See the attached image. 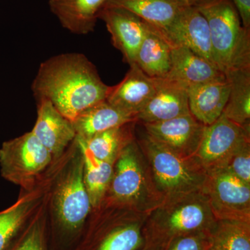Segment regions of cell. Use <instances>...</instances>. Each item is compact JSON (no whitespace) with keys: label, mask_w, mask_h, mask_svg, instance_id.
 I'll return each instance as SVG.
<instances>
[{"label":"cell","mask_w":250,"mask_h":250,"mask_svg":"<svg viewBox=\"0 0 250 250\" xmlns=\"http://www.w3.org/2000/svg\"><path fill=\"white\" fill-rule=\"evenodd\" d=\"M216 222L203 190L166 200L146 220L151 236L156 240L168 238L171 243L193 233H209Z\"/></svg>","instance_id":"obj_5"},{"label":"cell","mask_w":250,"mask_h":250,"mask_svg":"<svg viewBox=\"0 0 250 250\" xmlns=\"http://www.w3.org/2000/svg\"><path fill=\"white\" fill-rule=\"evenodd\" d=\"M225 167L243 182L250 184V142L245 143L233 154Z\"/></svg>","instance_id":"obj_28"},{"label":"cell","mask_w":250,"mask_h":250,"mask_svg":"<svg viewBox=\"0 0 250 250\" xmlns=\"http://www.w3.org/2000/svg\"><path fill=\"white\" fill-rule=\"evenodd\" d=\"M159 30L171 46L187 47L215 64L208 22L190 3L184 8L168 27Z\"/></svg>","instance_id":"obj_11"},{"label":"cell","mask_w":250,"mask_h":250,"mask_svg":"<svg viewBox=\"0 0 250 250\" xmlns=\"http://www.w3.org/2000/svg\"><path fill=\"white\" fill-rule=\"evenodd\" d=\"M83 160V181L92 208L100 207L109 187L113 173V161L94 158L84 148L78 146Z\"/></svg>","instance_id":"obj_25"},{"label":"cell","mask_w":250,"mask_h":250,"mask_svg":"<svg viewBox=\"0 0 250 250\" xmlns=\"http://www.w3.org/2000/svg\"><path fill=\"white\" fill-rule=\"evenodd\" d=\"M229 82L220 80L188 86L189 110L195 118L208 126L220 118L228 101Z\"/></svg>","instance_id":"obj_16"},{"label":"cell","mask_w":250,"mask_h":250,"mask_svg":"<svg viewBox=\"0 0 250 250\" xmlns=\"http://www.w3.org/2000/svg\"><path fill=\"white\" fill-rule=\"evenodd\" d=\"M31 208L29 199H22L7 209L0 212V250H6L22 228Z\"/></svg>","instance_id":"obj_27"},{"label":"cell","mask_w":250,"mask_h":250,"mask_svg":"<svg viewBox=\"0 0 250 250\" xmlns=\"http://www.w3.org/2000/svg\"><path fill=\"white\" fill-rule=\"evenodd\" d=\"M229 82L228 101L222 114L237 124L250 127V67L225 72Z\"/></svg>","instance_id":"obj_23"},{"label":"cell","mask_w":250,"mask_h":250,"mask_svg":"<svg viewBox=\"0 0 250 250\" xmlns=\"http://www.w3.org/2000/svg\"><path fill=\"white\" fill-rule=\"evenodd\" d=\"M207 20L215 65L223 73L250 67V31L242 24L231 0L190 2Z\"/></svg>","instance_id":"obj_2"},{"label":"cell","mask_w":250,"mask_h":250,"mask_svg":"<svg viewBox=\"0 0 250 250\" xmlns=\"http://www.w3.org/2000/svg\"><path fill=\"white\" fill-rule=\"evenodd\" d=\"M55 205L61 223L70 231L81 228L93 208L83 181L82 155L59 185Z\"/></svg>","instance_id":"obj_9"},{"label":"cell","mask_w":250,"mask_h":250,"mask_svg":"<svg viewBox=\"0 0 250 250\" xmlns=\"http://www.w3.org/2000/svg\"><path fill=\"white\" fill-rule=\"evenodd\" d=\"M98 19L103 20L111 36L113 46L121 51L125 62L132 65L151 24L127 10L104 6Z\"/></svg>","instance_id":"obj_12"},{"label":"cell","mask_w":250,"mask_h":250,"mask_svg":"<svg viewBox=\"0 0 250 250\" xmlns=\"http://www.w3.org/2000/svg\"><path fill=\"white\" fill-rule=\"evenodd\" d=\"M224 77L225 73L213 62L187 47L172 46L170 71L166 78L178 81L189 86Z\"/></svg>","instance_id":"obj_17"},{"label":"cell","mask_w":250,"mask_h":250,"mask_svg":"<svg viewBox=\"0 0 250 250\" xmlns=\"http://www.w3.org/2000/svg\"><path fill=\"white\" fill-rule=\"evenodd\" d=\"M141 125L146 134L182 158L195 156L207 126L191 113L167 121Z\"/></svg>","instance_id":"obj_10"},{"label":"cell","mask_w":250,"mask_h":250,"mask_svg":"<svg viewBox=\"0 0 250 250\" xmlns=\"http://www.w3.org/2000/svg\"><path fill=\"white\" fill-rule=\"evenodd\" d=\"M157 79L152 78L134 63L118 84L111 87L106 101L136 118L155 91Z\"/></svg>","instance_id":"obj_15"},{"label":"cell","mask_w":250,"mask_h":250,"mask_svg":"<svg viewBox=\"0 0 250 250\" xmlns=\"http://www.w3.org/2000/svg\"><path fill=\"white\" fill-rule=\"evenodd\" d=\"M241 18L242 24L250 31V0H231Z\"/></svg>","instance_id":"obj_31"},{"label":"cell","mask_w":250,"mask_h":250,"mask_svg":"<svg viewBox=\"0 0 250 250\" xmlns=\"http://www.w3.org/2000/svg\"><path fill=\"white\" fill-rule=\"evenodd\" d=\"M208 233H197L177 238L168 250H208Z\"/></svg>","instance_id":"obj_29"},{"label":"cell","mask_w":250,"mask_h":250,"mask_svg":"<svg viewBox=\"0 0 250 250\" xmlns=\"http://www.w3.org/2000/svg\"><path fill=\"white\" fill-rule=\"evenodd\" d=\"M187 1H188V2H191L192 1H194V0H187Z\"/></svg>","instance_id":"obj_33"},{"label":"cell","mask_w":250,"mask_h":250,"mask_svg":"<svg viewBox=\"0 0 250 250\" xmlns=\"http://www.w3.org/2000/svg\"><path fill=\"white\" fill-rule=\"evenodd\" d=\"M52 160V156L31 131L3 143L0 167L3 178L29 190Z\"/></svg>","instance_id":"obj_6"},{"label":"cell","mask_w":250,"mask_h":250,"mask_svg":"<svg viewBox=\"0 0 250 250\" xmlns=\"http://www.w3.org/2000/svg\"><path fill=\"white\" fill-rule=\"evenodd\" d=\"M13 250H46L43 233L40 225H34Z\"/></svg>","instance_id":"obj_30"},{"label":"cell","mask_w":250,"mask_h":250,"mask_svg":"<svg viewBox=\"0 0 250 250\" xmlns=\"http://www.w3.org/2000/svg\"><path fill=\"white\" fill-rule=\"evenodd\" d=\"M132 122H137L135 116L105 100L82 112L72 124L76 137L87 139Z\"/></svg>","instance_id":"obj_20"},{"label":"cell","mask_w":250,"mask_h":250,"mask_svg":"<svg viewBox=\"0 0 250 250\" xmlns=\"http://www.w3.org/2000/svg\"></svg>","instance_id":"obj_34"},{"label":"cell","mask_w":250,"mask_h":250,"mask_svg":"<svg viewBox=\"0 0 250 250\" xmlns=\"http://www.w3.org/2000/svg\"><path fill=\"white\" fill-rule=\"evenodd\" d=\"M208 250H250V222L217 220L208 233Z\"/></svg>","instance_id":"obj_26"},{"label":"cell","mask_w":250,"mask_h":250,"mask_svg":"<svg viewBox=\"0 0 250 250\" xmlns=\"http://www.w3.org/2000/svg\"><path fill=\"white\" fill-rule=\"evenodd\" d=\"M250 142V127L237 124L222 114L206 126L194 159L206 172L226 167L230 158L245 143Z\"/></svg>","instance_id":"obj_8"},{"label":"cell","mask_w":250,"mask_h":250,"mask_svg":"<svg viewBox=\"0 0 250 250\" xmlns=\"http://www.w3.org/2000/svg\"><path fill=\"white\" fill-rule=\"evenodd\" d=\"M202 190L217 220L250 222V184L227 167L207 172Z\"/></svg>","instance_id":"obj_7"},{"label":"cell","mask_w":250,"mask_h":250,"mask_svg":"<svg viewBox=\"0 0 250 250\" xmlns=\"http://www.w3.org/2000/svg\"><path fill=\"white\" fill-rule=\"evenodd\" d=\"M143 250H154V248H152V247H148V248H146V249H144Z\"/></svg>","instance_id":"obj_32"},{"label":"cell","mask_w":250,"mask_h":250,"mask_svg":"<svg viewBox=\"0 0 250 250\" xmlns=\"http://www.w3.org/2000/svg\"><path fill=\"white\" fill-rule=\"evenodd\" d=\"M149 213L132 212L110 230L95 250H139L144 245L143 225Z\"/></svg>","instance_id":"obj_24"},{"label":"cell","mask_w":250,"mask_h":250,"mask_svg":"<svg viewBox=\"0 0 250 250\" xmlns=\"http://www.w3.org/2000/svg\"><path fill=\"white\" fill-rule=\"evenodd\" d=\"M106 1L49 0V5L62 27L72 34L85 35L94 30L99 13Z\"/></svg>","instance_id":"obj_18"},{"label":"cell","mask_w":250,"mask_h":250,"mask_svg":"<svg viewBox=\"0 0 250 250\" xmlns=\"http://www.w3.org/2000/svg\"><path fill=\"white\" fill-rule=\"evenodd\" d=\"M190 113L188 85L169 78L157 79L155 91L136 120L141 124L157 123Z\"/></svg>","instance_id":"obj_13"},{"label":"cell","mask_w":250,"mask_h":250,"mask_svg":"<svg viewBox=\"0 0 250 250\" xmlns=\"http://www.w3.org/2000/svg\"><path fill=\"white\" fill-rule=\"evenodd\" d=\"M137 122L107 130L87 139L76 137L77 144L98 160L115 162L121 151L136 139Z\"/></svg>","instance_id":"obj_22"},{"label":"cell","mask_w":250,"mask_h":250,"mask_svg":"<svg viewBox=\"0 0 250 250\" xmlns=\"http://www.w3.org/2000/svg\"><path fill=\"white\" fill-rule=\"evenodd\" d=\"M39 102L37 120L31 132L52 158L59 157L69 143L76 139V131L72 122L59 113L50 102Z\"/></svg>","instance_id":"obj_14"},{"label":"cell","mask_w":250,"mask_h":250,"mask_svg":"<svg viewBox=\"0 0 250 250\" xmlns=\"http://www.w3.org/2000/svg\"><path fill=\"white\" fill-rule=\"evenodd\" d=\"M136 139L164 201L202 190L207 173L193 157H181L146 132Z\"/></svg>","instance_id":"obj_4"},{"label":"cell","mask_w":250,"mask_h":250,"mask_svg":"<svg viewBox=\"0 0 250 250\" xmlns=\"http://www.w3.org/2000/svg\"><path fill=\"white\" fill-rule=\"evenodd\" d=\"M172 46L161 31L151 24L146 33L134 63L154 79L166 78L170 71Z\"/></svg>","instance_id":"obj_19"},{"label":"cell","mask_w":250,"mask_h":250,"mask_svg":"<svg viewBox=\"0 0 250 250\" xmlns=\"http://www.w3.org/2000/svg\"><path fill=\"white\" fill-rule=\"evenodd\" d=\"M104 200L141 213H150L164 203V197L156 187L136 139L121 151L115 161Z\"/></svg>","instance_id":"obj_3"},{"label":"cell","mask_w":250,"mask_h":250,"mask_svg":"<svg viewBox=\"0 0 250 250\" xmlns=\"http://www.w3.org/2000/svg\"><path fill=\"white\" fill-rule=\"evenodd\" d=\"M188 3L187 0H107L104 5L127 10L163 30Z\"/></svg>","instance_id":"obj_21"},{"label":"cell","mask_w":250,"mask_h":250,"mask_svg":"<svg viewBox=\"0 0 250 250\" xmlns=\"http://www.w3.org/2000/svg\"><path fill=\"white\" fill-rule=\"evenodd\" d=\"M84 54L54 56L41 64L31 88L72 123L82 112L105 101L111 90Z\"/></svg>","instance_id":"obj_1"}]
</instances>
